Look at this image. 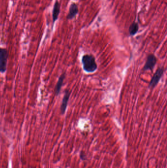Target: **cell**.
Segmentation results:
<instances>
[{
    "label": "cell",
    "mask_w": 167,
    "mask_h": 168,
    "mask_svg": "<svg viewBox=\"0 0 167 168\" xmlns=\"http://www.w3.org/2000/svg\"><path fill=\"white\" fill-rule=\"evenodd\" d=\"M82 66L84 70L87 73H93L98 69L96 59L92 55L86 54L81 58Z\"/></svg>",
    "instance_id": "cell-1"
},
{
    "label": "cell",
    "mask_w": 167,
    "mask_h": 168,
    "mask_svg": "<svg viewBox=\"0 0 167 168\" xmlns=\"http://www.w3.org/2000/svg\"><path fill=\"white\" fill-rule=\"evenodd\" d=\"M164 73V69L163 67H159L157 69L150 82L149 85L150 88L153 89L157 85V84H158L162 77Z\"/></svg>",
    "instance_id": "cell-2"
},
{
    "label": "cell",
    "mask_w": 167,
    "mask_h": 168,
    "mask_svg": "<svg viewBox=\"0 0 167 168\" xmlns=\"http://www.w3.org/2000/svg\"><path fill=\"white\" fill-rule=\"evenodd\" d=\"M9 53L5 48H0V72H6Z\"/></svg>",
    "instance_id": "cell-3"
},
{
    "label": "cell",
    "mask_w": 167,
    "mask_h": 168,
    "mask_svg": "<svg viewBox=\"0 0 167 168\" xmlns=\"http://www.w3.org/2000/svg\"><path fill=\"white\" fill-rule=\"evenodd\" d=\"M157 58L154 55L151 54L148 55L146 63L143 67L144 71L151 70L152 71L157 63Z\"/></svg>",
    "instance_id": "cell-4"
},
{
    "label": "cell",
    "mask_w": 167,
    "mask_h": 168,
    "mask_svg": "<svg viewBox=\"0 0 167 168\" xmlns=\"http://www.w3.org/2000/svg\"><path fill=\"white\" fill-rule=\"evenodd\" d=\"M71 93V92L69 91V90H66L65 91L64 96L63 98L62 101L60 106V112L62 115L65 114V112L66 111Z\"/></svg>",
    "instance_id": "cell-5"
},
{
    "label": "cell",
    "mask_w": 167,
    "mask_h": 168,
    "mask_svg": "<svg viewBox=\"0 0 167 168\" xmlns=\"http://www.w3.org/2000/svg\"><path fill=\"white\" fill-rule=\"evenodd\" d=\"M78 12V5L75 3H72L70 7L69 11L67 18L69 20H71L74 18Z\"/></svg>",
    "instance_id": "cell-6"
},
{
    "label": "cell",
    "mask_w": 167,
    "mask_h": 168,
    "mask_svg": "<svg viewBox=\"0 0 167 168\" xmlns=\"http://www.w3.org/2000/svg\"><path fill=\"white\" fill-rule=\"evenodd\" d=\"M65 73H63L61 74L60 78L58 79V81L57 82V85L55 87V94L56 96H58L61 91V88L62 87L63 82L65 78Z\"/></svg>",
    "instance_id": "cell-7"
},
{
    "label": "cell",
    "mask_w": 167,
    "mask_h": 168,
    "mask_svg": "<svg viewBox=\"0 0 167 168\" xmlns=\"http://www.w3.org/2000/svg\"><path fill=\"white\" fill-rule=\"evenodd\" d=\"M60 4L58 1H56L54 4V9L52 10L53 23H54L57 20L58 16L60 13Z\"/></svg>",
    "instance_id": "cell-8"
},
{
    "label": "cell",
    "mask_w": 167,
    "mask_h": 168,
    "mask_svg": "<svg viewBox=\"0 0 167 168\" xmlns=\"http://www.w3.org/2000/svg\"><path fill=\"white\" fill-rule=\"evenodd\" d=\"M139 25L136 22H133L129 28V33L130 36H134L139 31Z\"/></svg>",
    "instance_id": "cell-9"
}]
</instances>
